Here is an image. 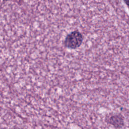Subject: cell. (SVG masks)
Instances as JSON below:
<instances>
[{"label":"cell","instance_id":"cell-3","mask_svg":"<svg viewBox=\"0 0 129 129\" xmlns=\"http://www.w3.org/2000/svg\"><path fill=\"white\" fill-rule=\"evenodd\" d=\"M125 4H126V5L127 6L128 8H129V1H125Z\"/></svg>","mask_w":129,"mask_h":129},{"label":"cell","instance_id":"cell-2","mask_svg":"<svg viewBox=\"0 0 129 129\" xmlns=\"http://www.w3.org/2000/svg\"><path fill=\"white\" fill-rule=\"evenodd\" d=\"M108 122L115 127H117L121 123V120L120 119L119 116L117 115L111 116L108 119Z\"/></svg>","mask_w":129,"mask_h":129},{"label":"cell","instance_id":"cell-1","mask_svg":"<svg viewBox=\"0 0 129 129\" xmlns=\"http://www.w3.org/2000/svg\"><path fill=\"white\" fill-rule=\"evenodd\" d=\"M83 39L84 37L82 33L77 30H75L66 35L63 44L66 48L75 49L81 45Z\"/></svg>","mask_w":129,"mask_h":129}]
</instances>
